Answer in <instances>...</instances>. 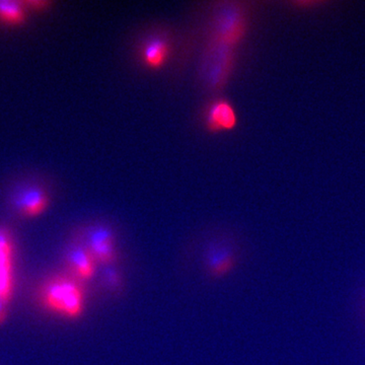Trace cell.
I'll return each instance as SVG.
<instances>
[{"instance_id": "obj_12", "label": "cell", "mask_w": 365, "mask_h": 365, "mask_svg": "<svg viewBox=\"0 0 365 365\" xmlns=\"http://www.w3.org/2000/svg\"><path fill=\"white\" fill-rule=\"evenodd\" d=\"M103 281L108 288L112 290H116L121 287V276L116 269L113 267H107L103 273Z\"/></svg>"}, {"instance_id": "obj_5", "label": "cell", "mask_w": 365, "mask_h": 365, "mask_svg": "<svg viewBox=\"0 0 365 365\" xmlns=\"http://www.w3.org/2000/svg\"><path fill=\"white\" fill-rule=\"evenodd\" d=\"M81 239L97 264L109 265L116 259L115 234L108 225H91L81 234Z\"/></svg>"}, {"instance_id": "obj_7", "label": "cell", "mask_w": 365, "mask_h": 365, "mask_svg": "<svg viewBox=\"0 0 365 365\" xmlns=\"http://www.w3.org/2000/svg\"><path fill=\"white\" fill-rule=\"evenodd\" d=\"M16 210L25 217H37L49 206V197L42 189L29 187L21 190L14 199Z\"/></svg>"}, {"instance_id": "obj_3", "label": "cell", "mask_w": 365, "mask_h": 365, "mask_svg": "<svg viewBox=\"0 0 365 365\" xmlns=\"http://www.w3.org/2000/svg\"><path fill=\"white\" fill-rule=\"evenodd\" d=\"M235 49L209 42L204 60V81L209 88L218 91L225 86L234 68Z\"/></svg>"}, {"instance_id": "obj_11", "label": "cell", "mask_w": 365, "mask_h": 365, "mask_svg": "<svg viewBox=\"0 0 365 365\" xmlns=\"http://www.w3.org/2000/svg\"><path fill=\"white\" fill-rule=\"evenodd\" d=\"M25 19V11L20 2L0 0V20L4 23L16 25Z\"/></svg>"}, {"instance_id": "obj_13", "label": "cell", "mask_w": 365, "mask_h": 365, "mask_svg": "<svg viewBox=\"0 0 365 365\" xmlns=\"http://www.w3.org/2000/svg\"><path fill=\"white\" fill-rule=\"evenodd\" d=\"M9 307H11V304H9L4 299H0V326L6 323L9 316Z\"/></svg>"}, {"instance_id": "obj_1", "label": "cell", "mask_w": 365, "mask_h": 365, "mask_svg": "<svg viewBox=\"0 0 365 365\" xmlns=\"http://www.w3.org/2000/svg\"><path fill=\"white\" fill-rule=\"evenodd\" d=\"M38 302L50 313L76 319L85 311L86 292L83 282L68 273H57L45 278L37 292Z\"/></svg>"}, {"instance_id": "obj_9", "label": "cell", "mask_w": 365, "mask_h": 365, "mask_svg": "<svg viewBox=\"0 0 365 365\" xmlns=\"http://www.w3.org/2000/svg\"><path fill=\"white\" fill-rule=\"evenodd\" d=\"M205 263L213 276H222L230 272L235 265V255L227 245L213 242L209 245L205 254Z\"/></svg>"}, {"instance_id": "obj_8", "label": "cell", "mask_w": 365, "mask_h": 365, "mask_svg": "<svg viewBox=\"0 0 365 365\" xmlns=\"http://www.w3.org/2000/svg\"><path fill=\"white\" fill-rule=\"evenodd\" d=\"M205 124L209 131H230L237 124V112L234 106L225 100H217L209 106L206 112Z\"/></svg>"}, {"instance_id": "obj_4", "label": "cell", "mask_w": 365, "mask_h": 365, "mask_svg": "<svg viewBox=\"0 0 365 365\" xmlns=\"http://www.w3.org/2000/svg\"><path fill=\"white\" fill-rule=\"evenodd\" d=\"M16 247L9 228L0 227V299L11 304L16 284Z\"/></svg>"}, {"instance_id": "obj_6", "label": "cell", "mask_w": 365, "mask_h": 365, "mask_svg": "<svg viewBox=\"0 0 365 365\" xmlns=\"http://www.w3.org/2000/svg\"><path fill=\"white\" fill-rule=\"evenodd\" d=\"M66 273L81 282L93 277L97 270V262L91 256L81 237H76L67 245L64 251Z\"/></svg>"}, {"instance_id": "obj_10", "label": "cell", "mask_w": 365, "mask_h": 365, "mask_svg": "<svg viewBox=\"0 0 365 365\" xmlns=\"http://www.w3.org/2000/svg\"><path fill=\"white\" fill-rule=\"evenodd\" d=\"M170 45L162 36H155L146 41L141 50V59L144 66L153 71L162 68L169 58Z\"/></svg>"}, {"instance_id": "obj_2", "label": "cell", "mask_w": 365, "mask_h": 365, "mask_svg": "<svg viewBox=\"0 0 365 365\" xmlns=\"http://www.w3.org/2000/svg\"><path fill=\"white\" fill-rule=\"evenodd\" d=\"M247 16L237 4H225L216 9L209 42L237 49L247 33Z\"/></svg>"}]
</instances>
